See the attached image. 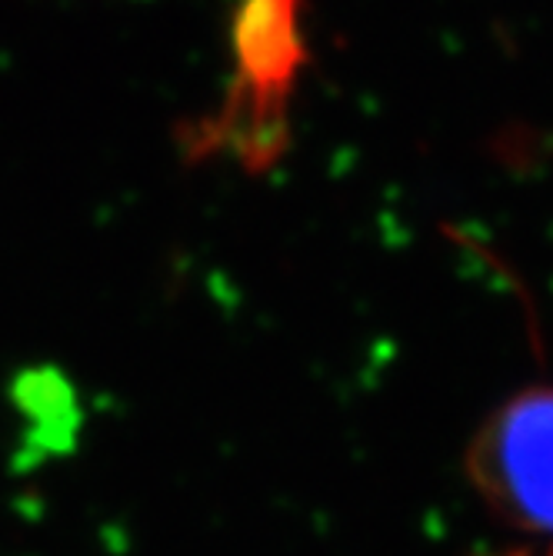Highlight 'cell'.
<instances>
[{
	"instance_id": "1",
	"label": "cell",
	"mask_w": 553,
	"mask_h": 556,
	"mask_svg": "<svg viewBox=\"0 0 553 556\" xmlns=\"http://www.w3.org/2000/svg\"><path fill=\"white\" fill-rule=\"evenodd\" d=\"M477 473L514 523L553 536V390H527L490 420Z\"/></svg>"
}]
</instances>
